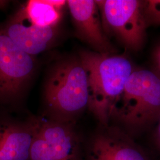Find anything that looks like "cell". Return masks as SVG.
Wrapping results in <instances>:
<instances>
[{"mask_svg":"<svg viewBox=\"0 0 160 160\" xmlns=\"http://www.w3.org/2000/svg\"><path fill=\"white\" fill-rule=\"evenodd\" d=\"M78 57L86 69L88 82V109L101 125L108 126L114 104L133 71L123 55L81 50Z\"/></svg>","mask_w":160,"mask_h":160,"instance_id":"1","label":"cell"},{"mask_svg":"<svg viewBox=\"0 0 160 160\" xmlns=\"http://www.w3.org/2000/svg\"><path fill=\"white\" fill-rule=\"evenodd\" d=\"M46 117L75 122L88 106L86 69L78 57L58 60L50 69L44 86Z\"/></svg>","mask_w":160,"mask_h":160,"instance_id":"2","label":"cell"},{"mask_svg":"<svg viewBox=\"0 0 160 160\" xmlns=\"http://www.w3.org/2000/svg\"><path fill=\"white\" fill-rule=\"evenodd\" d=\"M160 116V77L148 69H134L116 102L110 122L131 136L152 125Z\"/></svg>","mask_w":160,"mask_h":160,"instance_id":"3","label":"cell"},{"mask_svg":"<svg viewBox=\"0 0 160 160\" xmlns=\"http://www.w3.org/2000/svg\"><path fill=\"white\" fill-rule=\"evenodd\" d=\"M30 160H85V147L75 122L33 118Z\"/></svg>","mask_w":160,"mask_h":160,"instance_id":"4","label":"cell"},{"mask_svg":"<svg viewBox=\"0 0 160 160\" xmlns=\"http://www.w3.org/2000/svg\"><path fill=\"white\" fill-rule=\"evenodd\" d=\"M104 32L113 36L127 49L138 51L145 45L148 28L143 14V1H96Z\"/></svg>","mask_w":160,"mask_h":160,"instance_id":"5","label":"cell"},{"mask_svg":"<svg viewBox=\"0 0 160 160\" xmlns=\"http://www.w3.org/2000/svg\"><path fill=\"white\" fill-rule=\"evenodd\" d=\"M35 69L34 57L17 46L0 26V103L10 104L20 98Z\"/></svg>","mask_w":160,"mask_h":160,"instance_id":"6","label":"cell"},{"mask_svg":"<svg viewBox=\"0 0 160 160\" xmlns=\"http://www.w3.org/2000/svg\"><path fill=\"white\" fill-rule=\"evenodd\" d=\"M85 147V160H149L147 155L118 126L101 125Z\"/></svg>","mask_w":160,"mask_h":160,"instance_id":"7","label":"cell"},{"mask_svg":"<svg viewBox=\"0 0 160 160\" xmlns=\"http://www.w3.org/2000/svg\"><path fill=\"white\" fill-rule=\"evenodd\" d=\"M77 37L92 51L115 54L116 50L105 34L96 1H67Z\"/></svg>","mask_w":160,"mask_h":160,"instance_id":"8","label":"cell"},{"mask_svg":"<svg viewBox=\"0 0 160 160\" xmlns=\"http://www.w3.org/2000/svg\"><path fill=\"white\" fill-rule=\"evenodd\" d=\"M2 28L17 46L33 57L50 49L57 38V27L38 26L17 12Z\"/></svg>","mask_w":160,"mask_h":160,"instance_id":"9","label":"cell"},{"mask_svg":"<svg viewBox=\"0 0 160 160\" xmlns=\"http://www.w3.org/2000/svg\"><path fill=\"white\" fill-rule=\"evenodd\" d=\"M33 117L26 122L0 119V160H30Z\"/></svg>","mask_w":160,"mask_h":160,"instance_id":"10","label":"cell"},{"mask_svg":"<svg viewBox=\"0 0 160 160\" xmlns=\"http://www.w3.org/2000/svg\"><path fill=\"white\" fill-rule=\"evenodd\" d=\"M17 12L29 22L43 28L57 27L61 16V9L48 1H29Z\"/></svg>","mask_w":160,"mask_h":160,"instance_id":"11","label":"cell"},{"mask_svg":"<svg viewBox=\"0 0 160 160\" xmlns=\"http://www.w3.org/2000/svg\"><path fill=\"white\" fill-rule=\"evenodd\" d=\"M143 14L148 27L160 26V0L143 1Z\"/></svg>","mask_w":160,"mask_h":160,"instance_id":"12","label":"cell"},{"mask_svg":"<svg viewBox=\"0 0 160 160\" xmlns=\"http://www.w3.org/2000/svg\"><path fill=\"white\" fill-rule=\"evenodd\" d=\"M153 59L156 68L155 72L160 77V43L155 49L153 53Z\"/></svg>","mask_w":160,"mask_h":160,"instance_id":"13","label":"cell"},{"mask_svg":"<svg viewBox=\"0 0 160 160\" xmlns=\"http://www.w3.org/2000/svg\"><path fill=\"white\" fill-rule=\"evenodd\" d=\"M155 138L157 147L160 150V116L157 122V128L155 130Z\"/></svg>","mask_w":160,"mask_h":160,"instance_id":"14","label":"cell"},{"mask_svg":"<svg viewBox=\"0 0 160 160\" xmlns=\"http://www.w3.org/2000/svg\"><path fill=\"white\" fill-rule=\"evenodd\" d=\"M8 4V1H0V9H3L6 8Z\"/></svg>","mask_w":160,"mask_h":160,"instance_id":"15","label":"cell"}]
</instances>
